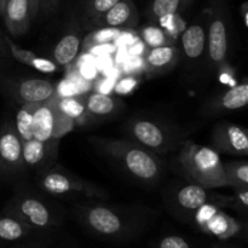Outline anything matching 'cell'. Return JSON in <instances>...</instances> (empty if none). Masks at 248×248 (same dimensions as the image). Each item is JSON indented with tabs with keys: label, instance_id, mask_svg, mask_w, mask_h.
Here are the masks:
<instances>
[{
	"label": "cell",
	"instance_id": "1",
	"mask_svg": "<svg viewBox=\"0 0 248 248\" xmlns=\"http://www.w3.org/2000/svg\"><path fill=\"white\" fill-rule=\"evenodd\" d=\"M78 222L102 240L126 242L135 240L152 223L150 212L143 210H124L102 203H78L73 207Z\"/></svg>",
	"mask_w": 248,
	"mask_h": 248
},
{
	"label": "cell",
	"instance_id": "2",
	"mask_svg": "<svg viewBox=\"0 0 248 248\" xmlns=\"http://www.w3.org/2000/svg\"><path fill=\"white\" fill-rule=\"evenodd\" d=\"M91 142L104 155L119 162L123 169L137 181L155 183L164 173V166L159 157L131 140L93 138Z\"/></svg>",
	"mask_w": 248,
	"mask_h": 248
},
{
	"label": "cell",
	"instance_id": "3",
	"mask_svg": "<svg viewBox=\"0 0 248 248\" xmlns=\"http://www.w3.org/2000/svg\"><path fill=\"white\" fill-rule=\"evenodd\" d=\"M181 171L193 183L208 189L228 186L219 154L212 148L186 140L177 156Z\"/></svg>",
	"mask_w": 248,
	"mask_h": 248
},
{
	"label": "cell",
	"instance_id": "4",
	"mask_svg": "<svg viewBox=\"0 0 248 248\" xmlns=\"http://www.w3.org/2000/svg\"><path fill=\"white\" fill-rule=\"evenodd\" d=\"M4 212L21 219L35 232L53 230L62 224V212L55 205L24 191L7 202Z\"/></svg>",
	"mask_w": 248,
	"mask_h": 248
},
{
	"label": "cell",
	"instance_id": "5",
	"mask_svg": "<svg viewBox=\"0 0 248 248\" xmlns=\"http://www.w3.org/2000/svg\"><path fill=\"white\" fill-rule=\"evenodd\" d=\"M39 186L46 194L57 198H81L87 200H103L106 191L62 169H50L40 174Z\"/></svg>",
	"mask_w": 248,
	"mask_h": 248
},
{
	"label": "cell",
	"instance_id": "6",
	"mask_svg": "<svg viewBox=\"0 0 248 248\" xmlns=\"http://www.w3.org/2000/svg\"><path fill=\"white\" fill-rule=\"evenodd\" d=\"M227 9L223 0H215L208 16L206 31V48L208 61L215 69L225 65L229 50V29H228Z\"/></svg>",
	"mask_w": 248,
	"mask_h": 248
},
{
	"label": "cell",
	"instance_id": "7",
	"mask_svg": "<svg viewBox=\"0 0 248 248\" xmlns=\"http://www.w3.org/2000/svg\"><path fill=\"white\" fill-rule=\"evenodd\" d=\"M126 132L132 142L153 153L165 154L174 147L178 135L164 124L144 118L132 119L126 125Z\"/></svg>",
	"mask_w": 248,
	"mask_h": 248
},
{
	"label": "cell",
	"instance_id": "8",
	"mask_svg": "<svg viewBox=\"0 0 248 248\" xmlns=\"http://www.w3.org/2000/svg\"><path fill=\"white\" fill-rule=\"evenodd\" d=\"M74 127L75 124L58 109L56 94L46 102L36 104L33 116L34 140L39 142L60 140Z\"/></svg>",
	"mask_w": 248,
	"mask_h": 248
},
{
	"label": "cell",
	"instance_id": "9",
	"mask_svg": "<svg viewBox=\"0 0 248 248\" xmlns=\"http://www.w3.org/2000/svg\"><path fill=\"white\" fill-rule=\"evenodd\" d=\"M0 89L18 104H40L57 94V86L45 79L1 78Z\"/></svg>",
	"mask_w": 248,
	"mask_h": 248
},
{
	"label": "cell",
	"instance_id": "10",
	"mask_svg": "<svg viewBox=\"0 0 248 248\" xmlns=\"http://www.w3.org/2000/svg\"><path fill=\"white\" fill-rule=\"evenodd\" d=\"M24 170L22 142L14 124L6 120L0 125V177L10 178Z\"/></svg>",
	"mask_w": 248,
	"mask_h": 248
},
{
	"label": "cell",
	"instance_id": "11",
	"mask_svg": "<svg viewBox=\"0 0 248 248\" xmlns=\"http://www.w3.org/2000/svg\"><path fill=\"white\" fill-rule=\"evenodd\" d=\"M232 200V196H223L210 193L208 189L202 188L195 183L179 188L174 196L176 207L188 215H195L199 208L207 203H212L218 207H230Z\"/></svg>",
	"mask_w": 248,
	"mask_h": 248
},
{
	"label": "cell",
	"instance_id": "12",
	"mask_svg": "<svg viewBox=\"0 0 248 248\" xmlns=\"http://www.w3.org/2000/svg\"><path fill=\"white\" fill-rule=\"evenodd\" d=\"M195 219L203 232L222 240L235 236L240 232L239 223L212 203H207L199 208L195 212Z\"/></svg>",
	"mask_w": 248,
	"mask_h": 248
},
{
	"label": "cell",
	"instance_id": "13",
	"mask_svg": "<svg viewBox=\"0 0 248 248\" xmlns=\"http://www.w3.org/2000/svg\"><path fill=\"white\" fill-rule=\"evenodd\" d=\"M213 149L223 154L246 156L248 155V133L241 126L220 123L212 133Z\"/></svg>",
	"mask_w": 248,
	"mask_h": 248
},
{
	"label": "cell",
	"instance_id": "14",
	"mask_svg": "<svg viewBox=\"0 0 248 248\" xmlns=\"http://www.w3.org/2000/svg\"><path fill=\"white\" fill-rule=\"evenodd\" d=\"M58 143L60 140L39 142L34 138L22 143V159L24 169L38 170L41 173L52 169V164L57 157Z\"/></svg>",
	"mask_w": 248,
	"mask_h": 248
},
{
	"label": "cell",
	"instance_id": "15",
	"mask_svg": "<svg viewBox=\"0 0 248 248\" xmlns=\"http://www.w3.org/2000/svg\"><path fill=\"white\" fill-rule=\"evenodd\" d=\"M140 22V14L132 0H119L106 14L94 19L93 23L102 28L130 29Z\"/></svg>",
	"mask_w": 248,
	"mask_h": 248
},
{
	"label": "cell",
	"instance_id": "16",
	"mask_svg": "<svg viewBox=\"0 0 248 248\" xmlns=\"http://www.w3.org/2000/svg\"><path fill=\"white\" fill-rule=\"evenodd\" d=\"M1 16L9 33L15 38H19L29 31L31 17L27 0H9Z\"/></svg>",
	"mask_w": 248,
	"mask_h": 248
},
{
	"label": "cell",
	"instance_id": "17",
	"mask_svg": "<svg viewBox=\"0 0 248 248\" xmlns=\"http://www.w3.org/2000/svg\"><path fill=\"white\" fill-rule=\"evenodd\" d=\"M182 51L189 61H198L206 50V28L202 23L186 27L181 35Z\"/></svg>",
	"mask_w": 248,
	"mask_h": 248
},
{
	"label": "cell",
	"instance_id": "18",
	"mask_svg": "<svg viewBox=\"0 0 248 248\" xmlns=\"http://www.w3.org/2000/svg\"><path fill=\"white\" fill-rule=\"evenodd\" d=\"M179 60V50L173 45H162L150 47L145 55V65L154 74L170 70Z\"/></svg>",
	"mask_w": 248,
	"mask_h": 248
},
{
	"label": "cell",
	"instance_id": "19",
	"mask_svg": "<svg viewBox=\"0 0 248 248\" xmlns=\"http://www.w3.org/2000/svg\"><path fill=\"white\" fill-rule=\"evenodd\" d=\"M248 103V84L246 81L230 87L222 96L216 98L211 103V110L218 111H234L245 108Z\"/></svg>",
	"mask_w": 248,
	"mask_h": 248
},
{
	"label": "cell",
	"instance_id": "20",
	"mask_svg": "<svg viewBox=\"0 0 248 248\" xmlns=\"http://www.w3.org/2000/svg\"><path fill=\"white\" fill-rule=\"evenodd\" d=\"M85 106H86L87 113L93 118H107L118 113L123 107V102L114 96L101 93V92H93L84 98Z\"/></svg>",
	"mask_w": 248,
	"mask_h": 248
},
{
	"label": "cell",
	"instance_id": "21",
	"mask_svg": "<svg viewBox=\"0 0 248 248\" xmlns=\"http://www.w3.org/2000/svg\"><path fill=\"white\" fill-rule=\"evenodd\" d=\"M4 38L7 48H9V52L11 53L12 57H14L15 60L18 61V62L23 63V64L26 65H29V67L34 68V69L39 70V72L41 73H46V74L55 73L56 70L58 69V65L56 64L55 62H52V61L47 60V58L39 57L36 53L19 47V46L16 45L9 36H4Z\"/></svg>",
	"mask_w": 248,
	"mask_h": 248
},
{
	"label": "cell",
	"instance_id": "22",
	"mask_svg": "<svg viewBox=\"0 0 248 248\" xmlns=\"http://www.w3.org/2000/svg\"><path fill=\"white\" fill-rule=\"evenodd\" d=\"M80 45H81V39L77 31H73L64 34L53 48L52 56L56 64L61 67H68L72 64L78 57Z\"/></svg>",
	"mask_w": 248,
	"mask_h": 248
},
{
	"label": "cell",
	"instance_id": "23",
	"mask_svg": "<svg viewBox=\"0 0 248 248\" xmlns=\"http://www.w3.org/2000/svg\"><path fill=\"white\" fill-rule=\"evenodd\" d=\"M35 230L9 213L0 215V240L2 241H22L31 236Z\"/></svg>",
	"mask_w": 248,
	"mask_h": 248
},
{
	"label": "cell",
	"instance_id": "24",
	"mask_svg": "<svg viewBox=\"0 0 248 248\" xmlns=\"http://www.w3.org/2000/svg\"><path fill=\"white\" fill-rule=\"evenodd\" d=\"M56 103L61 113L70 119L75 126L85 125L91 120L85 106L84 97H61L56 94Z\"/></svg>",
	"mask_w": 248,
	"mask_h": 248
},
{
	"label": "cell",
	"instance_id": "25",
	"mask_svg": "<svg viewBox=\"0 0 248 248\" xmlns=\"http://www.w3.org/2000/svg\"><path fill=\"white\" fill-rule=\"evenodd\" d=\"M193 0H152L148 7V16L155 22L166 17L179 15L186 10Z\"/></svg>",
	"mask_w": 248,
	"mask_h": 248
},
{
	"label": "cell",
	"instance_id": "26",
	"mask_svg": "<svg viewBox=\"0 0 248 248\" xmlns=\"http://www.w3.org/2000/svg\"><path fill=\"white\" fill-rule=\"evenodd\" d=\"M36 104H22L15 118V128L22 143L33 140V116Z\"/></svg>",
	"mask_w": 248,
	"mask_h": 248
},
{
	"label": "cell",
	"instance_id": "27",
	"mask_svg": "<svg viewBox=\"0 0 248 248\" xmlns=\"http://www.w3.org/2000/svg\"><path fill=\"white\" fill-rule=\"evenodd\" d=\"M228 186H248V164L246 161L223 162Z\"/></svg>",
	"mask_w": 248,
	"mask_h": 248
},
{
	"label": "cell",
	"instance_id": "28",
	"mask_svg": "<svg viewBox=\"0 0 248 248\" xmlns=\"http://www.w3.org/2000/svg\"><path fill=\"white\" fill-rule=\"evenodd\" d=\"M140 35H142L143 40L150 46V47H155V46H162V45H171L169 41V34L162 29L161 27H152L148 26L140 31Z\"/></svg>",
	"mask_w": 248,
	"mask_h": 248
},
{
	"label": "cell",
	"instance_id": "29",
	"mask_svg": "<svg viewBox=\"0 0 248 248\" xmlns=\"http://www.w3.org/2000/svg\"><path fill=\"white\" fill-rule=\"evenodd\" d=\"M119 0H86L85 1V15L92 22L106 14Z\"/></svg>",
	"mask_w": 248,
	"mask_h": 248
},
{
	"label": "cell",
	"instance_id": "30",
	"mask_svg": "<svg viewBox=\"0 0 248 248\" xmlns=\"http://www.w3.org/2000/svg\"><path fill=\"white\" fill-rule=\"evenodd\" d=\"M230 208L246 215L248 208V186H234V195L232 196Z\"/></svg>",
	"mask_w": 248,
	"mask_h": 248
},
{
	"label": "cell",
	"instance_id": "31",
	"mask_svg": "<svg viewBox=\"0 0 248 248\" xmlns=\"http://www.w3.org/2000/svg\"><path fill=\"white\" fill-rule=\"evenodd\" d=\"M157 248H191V246L184 237L178 235H169L160 240Z\"/></svg>",
	"mask_w": 248,
	"mask_h": 248
},
{
	"label": "cell",
	"instance_id": "32",
	"mask_svg": "<svg viewBox=\"0 0 248 248\" xmlns=\"http://www.w3.org/2000/svg\"><path fill=\"white\" fill-rule=\"evenodd\" d=\"M57 4L58 0H40V11H43L44 14L53 11L57 7Z\"/></svg>",
	"mask_w": 248,
	"mask_h": 248
},
{
	"label": "cell",
	"instance_id": "33",
	"mask_svg": "<svg viewBox=\"0 0 248 248\" xmlns=\"http://www.w3.org/2000/svg\"><path fill=\"white\" fill-rule=\"evenodd\" d=\"M27 2H28L31 19H35L40 11V0H27Z\"/></svg>",
	"mask_w": 248,
	"mask_h": 248
},
{
	"label": "cell",
	"instance_id": "34",
	"mask_svg": "<svg viewBox=\"0 0 248 248\" xmlns=\"http://www.w3.org/2000/svg\"><path fill=\"white\" fill-rule=\"evenodd\" d=\"M133 86H135V81H133V80H128L127 82L121 81L120 84L118 85V91L123 92V93L124 92H128L132 90Z\"/></svg>",
	"mask_w": 248,
	"mask_h": 248
},
{
	"label": "cell",
	"instance_id": "35",
	"mask_svg": "<svg viewBox=\"0 0 248 248\" xmlns=\"http://www.w3.org/2000/svg\"><path fill=\"white\" fill-rule=\"evenodd\" d=\"M9 52V48H7L6 43H5V38L0 34V58H5Z\"/></svg>",
	"mask_w": 248,
	"mask_h": 248
},
{
	"label": "cell",
	"instance_id": "36",
	"mask_svg": "<svg viewBox=\"0 0 248 248\" xmlns=\"http://www.w3.org/2000/svg\"><path fill=\"white\" fill-rule=\"evenodd\" d=\"M241 15H242V21H244L245 27H248V2L245 1L241 5Z\"/></svg>",
	"mask_w": 248,
	"mask_h": 248
},
{
	"label": "cell",
	"instance_id": "37",
	"mask_svg": "<svg viewBox=\"0 0 248 248\" xmlns=\"http://www.w3.org/2000/svg\"><path fill=\"white\" fill-rule=\"evenodd\" d=\"M7 1H9V0H0V2H1V7H2V10H4L5 4H6Z\"/></svg>",
	"mask_w": 248,
	"mask_h": 248
},
{
	"label": "cell",
	"instance_id": "38",
	"mask_svg": "<svg viewBox=\"0 0 248 248\" xmlns=\"http://www.w3.org/2000/svg\"><path fill=\"white\" fill-rule=\"evenodd\" d=\"M2 15V7H1V2H0V16Z\"/></svg>",
	"mask_w": 248,
	"mask_h": 248
},
{
	"label": "cell",
	"instance_id": "39",
	"mask_svg": "<svg viewBox=\"0 0 248 248\" xmlns=\"http://www.w3.org/2000/svg\"><path fill=\"white\" fill-rule=\"evenodd\" d=\"M223 248H229V247H223Z\"/></svg>",
	"mask_w": 248,
	"mask_h": 248
}]
</instances>
